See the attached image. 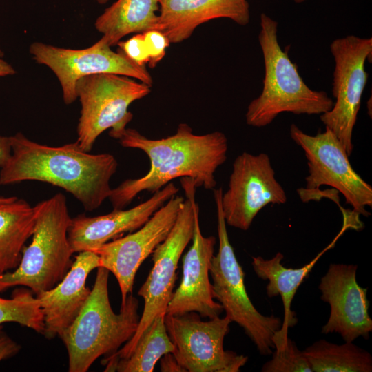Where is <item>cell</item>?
Wrapping results in <instances>:
<instances>
[{"mask_svg": "<svg viewBox=\"0 0 372 372\" xmlns=\"http://www.w3.org/2000/svg\"><path fill=\"white\" fill-rule=\"evenodd\" d=\"M116 139L124 147L145 153L150 165L145 175L125 180L112 189L108 198L114 209H123L139 193H154L177 178L188 177L196 187L214 189L217 184L215 172L226 161L228 150L223 132L197 135L186 123L179 124L174 135L161 139L148 138L127 127Z\"/></svg>", "mask_w": 372, "mask_h": 372, "instance_id": "cell-1", "label": "cell"}, {"mask_svg": "<svg viewBox=\"0 0 372 372\" xmlns=\"http://www.w3.org/2000/svg\"><path fill=\"white\" fill-rule=\"evenodd\" d=\"M10 140L11 153L1 167L0 185L23 180L48 183L72 194L89 211L99 208L110 196V180L118 167L112 154H91L76 141L48 146L21 132Z\"/></svg>", "mask_w": 372, "mask_h": 372, "instance_id": "cell-2", "label": "cell"}, {"mask_svg": "<svg viewBox=\"0 0 372 372\" xmlns=\"http://www.w3.org/2000/svg\"><path fill=\"white\" fill-rule=\"evenodd\" d=\"M109 271L97 268L90 294L80 313L60 337L68 355L69 372H86L99 357L116 353L134 335L139 302L132 293L114 312L109 298Z\"/></svg>", "mask_w": 372, "mask_h": 372, "instance_id": "cell-3", "label": "cell"}, {"mask_svg": "<svg viewBox=\"0 0 372 372\" xmlns=\"http://www.w3.org/2000/svg\"><path fill=\"white\" fill-rule=\"evenodd\" d=\"M258 42L265 65L263 87L245 114L246 123L254 127L271 124L281 113L320 115L329 111L333 101L324 91L311 89L300 76L296 64L283 51L278 39V22L260 15Z\"/></svg>", "mask_w": 372, "mask_h": 372, "instance_id": "cell-4", "label": "cell"}, {"mask_svg": "<svg viewBox=\"0 0 372 372\" xmlns=\"http://www.w3.org/2000/svg\"><path fill=\"white\" fill-rule=\"evenodd\" d=\"M34 209L32 242L23 247L18 267L0 276V292L23 286L37 296L56 286L71 267L74 253L68 231L72 218L65 196L58 193Z\"/></svg>", "mask_w": 372, "mask_h": 372, "instance_id": "cell-5", "label": "cell"}, {"mask_svg": "<svg viewBox=\"0 0 372 372\" xmlns=\"http://www.w3.org/2000/svg\"><path fill=\"white\" fill-rule=\"evenodd\" d=\"M185 198L170 232L152 252L153 266L145 282L138 291L144 300V308L133 337L114 354L102 362L111 364L127 358L145 329L159 316L165 315L176 280L179 260L194 234L195 214L198 208L196 201V183L188 177L180 178Z\"/></svg>", "mask_w": 372, "mask_h": 372, "instance_id": "cell-6", "label": "cell"}, {"mask_svg": "<svg viewBox=\"0 0 372 372\" xmlns=\"http://www.w3.org/2000/svg\"><path fill=\"white\" fill-rule=\"evenodd\" d=\"M223 189H214L216 207L218 251L211 260L209 274L214 298L222 306L226 317L242 327L263 355H270L273 338L282 322L278 317L261 314L251 302L245 285V273L239 264L227 231L222 209Z\"/></svg>", "mask_w": 372, "mask_h": 372, "instance_id": "cell-7", "label": "cell"}, {"mask_svg": "<svg viewBox=\"0 0 372 372\" xmlns=\"http://www.w3.org/2000/svg\"><path fill=\"white\" fill-rule=\"evenodd\" d=\"M76 92L81 106L76 142L90 152L107 129H111L110 136L116 138L132 118L129 106L147 96L151 86L129 76L101 73L79 79Z\"/></svg>", "mask_w": 372, "mask_h": 372, "instance_id": "cell-8", "label": "cell"}, {"mask_svg": "<svg viewBox=\"0 0 372 372\" xmlns=\"http://www.w3.org/2000/svg\"><path fill=\"white\" fill-rule=\"evenodd\" d=\"M290 136L303 149L307 160L306 187L298 190L301 200H313L320 186H331L342 194L355 214L369 216L366 207H372V187L353 169L336 136L327 127L311 136L291 124Z\"/></svg>", "mask_w": 372, "mask_h": 372, "instance_id": "cell-9", "label": "cell"}, {"mask_svg": "<svg viewBox=\"0 0 372 372\" xmlns=\"http://www.w3.org/2000/svg\"><path fill=\"white\" fill-rule=\"evenodd\" d=\"M330 50L335 62L332 92L335 102L320 119L349 156L353 149V130L369 77L365 62L371 60L372 38L345 36L333 40Z\"/></svg>", "mask_w": 372, "mask_h": 372, "instance_id": "cell-10", "label": "cell"}, {"mask_svg": "<svg viewBox=\"0 0 372 372\" xmlns=\"http://www.w3.org/2000/svg\"><path fill=\"white\" fill-rule=\"evenodd\" d=\"M231 322L226 316L203 321L194 311L165 314V324L174 347L172 353L188 372H239L248 357L223 347Z\"/></svg>", "mask_w": 372, "mask_h": 372, "instance_id": "cell-11", "label": "cell"}, {"mask_svg": "<svg viewBox=\"0 0 372 372\" xmlns=\"http://www.w3.org/2000/svg\"><path fill=\"white\" fill-rule=\"evenodd\" d=\"M30 54L39 64L48 67L58 79L63 101L69 105L77 99L76 85L82 77L101 73L129 76L152 87L153 79L146 66L130 60L119 49L114 52L101 37L84 49H70L41 42L30 46Z\"/></svg>", "mask_w": 372, "mask_h": 372, "instance_id": "cell-12", "label": "cell"}, {"mask_svg": "<svg viewBox=\"0 0 372 372\" xmlns=\"http://www.w3.org/2000/svg\"><path fill=\"white\" fill-rule=\"evenodd\" d=\"M287 195L275 176L268 154L243 152L233 163L221 209L227 225L246 231L269 204H285Z\"/></svg>", "mask_w": 372, "mask_h": 372, "instance_id": "cell-13", "label": "cell"}, {"mask_svg": "<svg viewBox=\"0 0 372 372\" xmlns=\"http://www.w3.org/2000/svg\"><path fill=\"white\" fill-rule=\"evenodd\" d=\"M184 200L182 196H173L141 227L92 251L99 258V267L116 278L121 304L132 292L140 266L170 232Z\"/></svg>", "mask_w": 372, "mask_h": 372, "instance_id": "cell-14", "label": "cell"}, {"mask_svg": "<svg viewBox=\"0 0 372 372\" xmlns=\"http://www.w3.org/2000/svg\"><path fill=\"white\" fill-rule=\"evenodd\" d=\"M357 268L351 264H330L318 286L321 300L330 306L329 317L321 332L338 333L349 342L359 337L367 340L372 331L367 288L358 285Z\"/></svg>", "mask_w": 372, "mask_h": 372, "instance_id": "cell-15", "label": "cell"}, {"mask_svg": "<svg viewBox=\"0 0 372 372\" xmlns=\"http://www.w3.org/2000/svg\"><path fill=\"white\" fill-rule=\"evenodd\" d=\"M192 244L183 258V276L178 287L174 291L166 314H183L196 312L209 319L219 317L223 311L213 296L209 269L216 239L204 236L199 223V207L195 214Z\"/></svg>", "mask_w": 372, "mask_h": 372, "instance_id": "cell-16", "label": "cell"}, {"mask_svg": "<svg viewBox=\"0 0 372 372\" xmlns=\"http://www.w3.org/2000/svg\"><path fill=\"white\" fill-rule=\"evenodd\" d=\"M178 192V188L170 182L131 209H114L94 217L79 214L72 218L68 236L73 253L92 251L126 232L137 230Z\"/></svg>", "mask_w": 372, "mask_h": 372, "instance_id": "cell-17", "label": "cell"}, {"mask_svg": "<svg viewBox=\"0 0 372 372\" xmlns=\"http://www.w3.org/2000/svg\"><path fill=\"white\" fill-rule=\"evenodd\" d=\"M99 267L94 252H79L63 280L36 296L43 314L45 338L61 337L77 317L91 292L85 285L88 275Z\"/></svg>", "mask_w": 372, "mask_h": 372, "instance_id": "cell-18", "label": "cell"}, {"mask_svg": "<svg viewBox=\"0 0 372 372\" xmlns=\"http://www.w3.org/2000/svg\"><path fill=\"white\" fill-rule=\"evenodd\" d=\"M156 30L170 43L187 39L200 25L213 19L227 18L240 25L250 20L247 0H161Z\"/></svg>", "mask_w": 372, "mask_h": 372, "instance_id": "cell-19", "label": "cell"}, {"mask_svg": "<svg viewBox=\"0 0 372 372\" xmlns=\"http://www.w3.org/2000/svg\"><path fill=\"white\" fill-rule=\"evenodd\" d=\"M332 245L326 247L309 263L296 269L282 265L284 256L280 252L270 259H265L262 256L252 258L251 265L257 276L268 281L266 287L267 296L273 298L280 296L283 303V321L280 330L273 338L274 349L282 347L285 344L288 338V329L296 325L298 322L291 306L298 287L308 277L322 254Z\"/></svg>", "mask_w": 372, "mask_h": 372, "instance_id": "cell-20", "label": "cell"}, {"mask_svg": "<svg viewBox=\"0 0 372 372\" xmlns=\"http://www.w3.org/2000/svg\"><path fill=\"white\" fill-rule=\"evenodd\" d=\"M161 0H116L99 16L96 30L112 47L132 33L156 30Z\"/></svg>", "mask_w": 372, "mask_h": 372, "instance_id": "cell-21", "label": "cell"}, {"mask_svg": "<svg viewBox=\"0 0 372 372\" xmlns=\"http://www.w3.org/2000/svg\"><path fill=\"white\" fill-rule=\"evenodd\" d=\"M35 223L34 207L15 196L0 204V276L19 265L25 242Z\"/></svg>", "mask_w": 372, "mask_h": 372, "instance_id": "cell-22", "label": "cell"}, {"mask_svg": "<svg viewBox=\"0 0 372 372\" xmlns=\"http://www.w3.org/2000/svg\"><path fill=\"white\" fill-rule=\"evenodd\" d=\"M312 372H371L372 356L351 342L336 344L325 340L313 342L303 351Z\"/></svg>", "mask_w": 372, "mask_h": 372, "instance_id": "cell-23", "label": "cell"}, {"mask_svg": "<svg viewBox=\"0 0 372 372\" xmlns=\"http://www.w3.org/2000/svg\"><path fill=\"white\" fill-rule=\"evenodd\" d=\"M165 316L156 318L125 358L105 366V371L152 372L165 354L174 349L165 324Z\"/></svg>", "mask_w": 372, "mask_h": 372, "instance_id": "cell-24", "label": "cell"}, {"mask_svg": "<svg viewBox=\"0 0 372 372\" xmlns=\"http://www.w3.org/2000/svg\"><path fill=\"white\" fill-rule=\"evenodd\" d=\"M5 322H16L43 333V314L30 289L17 288L10 298L0 296V325Z\"/></svg>", "mask_w": 372, "mask_h": 372, "instance_id": "cell-25", "label": "cell"}, {"mask_svg": "<svg viewBox=\"0 0 372 372\" xmlns=\"http://www.w3.org/2000/svg\"><path fill=\"white\" fill-rule=\"evenodd\" d=\"M272 358L265 363L262 372H312L311 366L303 351L295 342L287 338L285 344L274 349Z\"/></svg>", "mask_w": 372, "mask_h": 372, "instance_id": "cell-26", "label": "cell"}, {"mask_svg": "<svg viewBox=\"0 0 372 372\" xmlns=\"http://www.w3.org/2000/svg\"><path fill=\"white\" fill-rule=\"evenodd\" d=\"M143 34L149 58L147 65L153 68L164 58L170 42L163 32L156 30L143 32Z\"/></svg>", "mask_w": 372, "mask_h": 372, "instance_id": "cell-27", "label": "cell"}, {"mask_svg": "<svg viewBox=\"0 0 372 372\" xmlns=\"http://www.w3.org/2000/svg\"><path fill=\"white\" fill-rule=\"evenodd\" d=\"M117 45L118 49L137 65L145 66L148 63L149 58L143 32L136 33L124 41H120Z\"/></svg>", "mask_w": 372, "mask_h": 372, "instance_id": "cell-28", "label": "cell"}, {"mask_svg": "<svg viewBox=\"0 0 372 372\" xmlns=\"http://www.w3.org/2000/svg\"><path fill=\"white\" fill-rule=\"evenodd\" d=\"M21 346L13 340L0 325V362L17 354Z\"/></svg>", "mask_w": 372, "mask_h": 372, "instance_id": "cell-29", "label": "cell"}, {"mask_svg": "<svg viewBox=\"0 0 372 372\" xmlns=\"http://www.w3.org/2000/svg\"><path fill=\"white\" fill-rule=\"evenodd\" d=\"M11 153L10 136H0V167L3 166ZM15 196H0V204L10 201Z\"/></svg>", "mask_w": 372, "mask_h": 372, "instance_id": "cell-30", "label": "cell"}, {"mask_svg": "<svg viewBox=\"0 0 372 372\" xmlns=\"http://www.w3.org/2000/svg\"><path fill=\"white\" fill-rule=\"evenodd\" d=\"M160 369L162 372H187L172 353L165 354L160 359Z\"/></svg>", "mask_w": 372, "mask_h": 372, "instance_id": "cell-31", "label": "cell"}, {"mask_svg": "<svg viewBox=\"0 0 372 372\" xmlns=\"http://www.w3.org/2000/svg\"><path fill=\"white\" fill-rule=\"evenodd\" d=\"M15 73L13 67L0 57V76L13 75Z\"/></svg>", "mask_w": 372, "mask_h": 372, "instance_id": "cell-32", "label": "cell"}, {"mask_svg": "<svg viewBox=\"0 0 372 372\" xmlns=\"http://www.w3.org/2000/svg\"><path fill=\"white\" fill-rule=\"evenodd\" d=\"M96 1L99 4H105L109 0H94Z\"/></svg>", "mask_w": 372, "mask_h": 372, "instance_id": "cell-33", "label": "cell"}, {"mask_svg": "<svg viewBox=\"0 0 372 372\" xmlns=\"http://www.w3.org/2000/svg\"><path fill=\"white\" fill-rule=\"evenodd\" d=\"M293 1H295L296 3H302L306 0H293Z\"/></svg>", "mask_w": 372, "mask_h": 372, "instance_id": "cell-34", "label": "cell"}, {"mask_svg": "<svg viewBox=\"0 0 372 372\" xmlns=\"http://www.w3.org/2000/svg\"><path fill=\"white\" fill-rule=\"evenodd\" d=\"M3 55V53L2 52V51L0 50V57H2Z\"/></svg>", "mask_w": 372, "mask_h": 372, "instance_id": "cell-35", "label": "cell"}]
</instances>
